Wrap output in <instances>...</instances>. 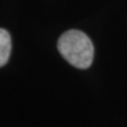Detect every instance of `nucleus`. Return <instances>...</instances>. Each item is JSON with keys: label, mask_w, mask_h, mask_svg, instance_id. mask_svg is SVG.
Instances as JSON below:
<instances>
[{"label": "nucleus", "mask_w": 127, "mask_h": 127, "mask_svg": "<svg viewBox=\"0 0 127 127\" xmlns=\"http://www.w3.org/2000/svg\"><path fill=\"white\" fill-rule=\"evenodd\" d=\"M57 49L62 56L75 68L87 69L92 64L94 55L92 41L82 31L65 32L58 39Z\"/></svg>", "instance_id": "obj_1"}, {"label": "nucleus", "mask_w": 127, "mask_h": 127, "mask_svg": "<svg viewBox=\"0 0 127 127\" xmlns=\"http://www.w3.org/2000/svg\"><path fill=\"white\" fill-rule=\"evenodd\" d=\"M12 51V40L10 33L4 29H0V67L7 63Z\"/></svg>", "instance_id": "obj_2"}]
</instances>
